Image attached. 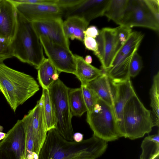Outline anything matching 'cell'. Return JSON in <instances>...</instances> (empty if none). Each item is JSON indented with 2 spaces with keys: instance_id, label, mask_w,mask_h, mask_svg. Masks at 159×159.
Returning <instances> with one entry per match:
<instances>
[{
  "instance_id": "1",
  "label": "cell",
  "mask_w": 159,
  "mask_h": 159,
  "mask_svg": "<svg viewBox=\"0 0 159 159\" xmlns=\"http://www.w3.org/2000/svg\"><path fill=\"white\" fill-rule=\"evenodd\" d=\"M107 142L93 135L79 143L69 141L52 129L48 132L38 159H70L80 155L96 159L105 152Z\"/></svg>"
},
{
  "instance_id": "2",
  "label": "cell",
  "mask_w": 159,
  "mask_h": 159,
  "mask_svg": "<svg viewBox=\"0 0 159 159\" xmlns=\"http://www.w3.org/2000/svg\"><path fill=\"white\" fill-rule=\"evenodd\" d=\"M39 90L32 76L0 63V91L14 112Z\"/></svg>"
},
{
  "instance_id": "3",
  "label": "cell",
  "mask_w": 159,
  "mask_h": 159,
  "mask_svg": "<svg viewBox=\"0 0 159 159\" xmlns=\"http://www.w3.org/2000/svg\"><path fill=\"white\" fill-rule=\"evenodd\" d=\"M13 57L37 69L45 58L43 48L32 22L17 11V26L11 43Z\"/></svg>"
},
{
  "instance_id": "4",
  "label": "cell",
  "mask_w": 159,
  "mask_h": 159,
  "mask_svg": "<svg viewBox=\"0 0 159 159\" xmlns=\"http://www.w3.org/2000/svg\"><path fill=\"white\" fill-rule=\"evenodd\" d=\"M123 125L120 137L133 140L152 130L154 125L151 111L147 109L136 93L126 103L123 111Z\"/></svg>"
},
{
  "instance_id": "5",
  "label": "cell",
  "mask_w": 159,
  "mask_h": 159,
  "mask_svg": "<svg viewBox=\"0 0 159 159\" xmlns=\"http://www.w3.org/2000/svg\"><path fill=\"white\" fill-rule=\"evenodd\" d=\"M130 28L138 26L159 30L158 0H129L124 16L118 24Z\"/></svg>"
},
{
  "instance_id": "6",
  "label": "cell",
  "mask_w": 159,
  "mask_h": 159,
  "mask_svg": "<svg viewBox=\"0 0 159 159\" xmlns=\"http://www.w3.org/2000/svg\"><path fill=\"white\" fill-rule=\"evenodd\" d=\"M69 89L59 78L53 83L48 90L57 119L55 129L65 139L73 141L74 132L72 124L73 116L68 99Z\"/></svg>"
},
{
  "instance_id": "7",
  "label": "cell",
  "mask_w": 159,
  "mask_h": 159,
  "mask_svg": "<svg viewBox=\"0 0 159 159\" xmlns=\"http://www.w3.org/2000/svg\"><path fill=\"white\" fill-rule=\"evenodd\" d=\"M86 121L93 136L107 142L120 137L113 107L100 98L93 111L87 113Z\"/></svg>"
},
{
  "instance_id": "8",
  "label": "cell",
  "mask_w": 159,
  "mask_h": 159,
  "mask_svg": "<svg viewBox=\"0 0 159 159\" xmlns=\"http://www.w3.org/2000/svg\"><path fill=\"white\" fill-rule=\"evenodd\" d=\"M144 35L132 32L127 40L115 55L110 67L105 73L115 83L130 80L129 70L133 55L139 47Z\"/></svg>"
},
{
  "instance_id": "9",
  "label": "cell",
  "mask_w": 159,
  "mask_h": 159,
  "mask_svg": "<svg viewBox=\"0 0 159 159\" xmlns=\"http://www.w3.org/2000/svg\"><path fill=\"white\" fill-rule=\"evenodd\" d=\"M39 39L48 59L58 73L75 75V60L74 54L70 48L52 42L43 36L40 37Z\"/></svg>"
},
{
  "instance_id": "10",
  "label": "cell",
  "mask_w": 159,
  "mask_h": 159,
  "mask_svg": "<svg viewBox=\"0 0 159 159\" xmlns=\"http://www.w3.org/2000/svg\"><path fill=\"white\" fill-rule=\"evenodd\" d=\"M25 143L23 123L21 120H18L0 142V159H22Z\"/></svg>"
},
{
  "instance_id": "11",
  "label": "cell",
  "mask_w": 159,
  "mask_h": 159,
  "mask_svg": "<svg viewBox=\"0 0 159 159\" xmlns=\"http://www.w3.org/2000/svg\"><path fill=\"white\" fill-rule=\"evenodd\" d=\"M98 50L94 54L99 59L103 72L110 67L116 53L117 44V27H106L99 30L98 35L95 38Z\"/></svg>"
},
{
  "instance_id": "12",
  "label": "cell",
  "mask_w": 159,
  "mask_h": 159,
  "mask_svg": "<svg viewBox=\"0 0 159 159\" xmlns=\"http://www.w3.org/2000/svg\"><path fill=\"white\" fill-rule=\"evenodd\" d=\"M21 120L27 124L32 131L35 139L37 153L39 155L48 132L43 94L34 107L30 110Z\"/></svg>"
},
{
  "instance_id": "13",
  "label": "cell",
  "mask_w": 159,
  "mask_h": 159,
  "mask_svg": "<svg viewBox=\"0 0 159 159\" xmlns=\"http://www.w3.org/2000/svg\"><path fill=\"white\" fill-rule=\"evenodd\" d=\"M61 17L40 20L32 22L33 28L39 38L43 36L51 41L69 48V39L64 33Z\"/></svg>"
},
{
  "instance_id": "14",
  "label": "cell",
  "mask_w": 159,
  "mask_h": 159,
  "mask_svg": "<svg viewBox=\"0 0 159 159\" xmlns=\"http://www.w3.org/2000/svg\"><path fill=\"white\" fill-rule=\"evenodd\" d=\"M110 0H80L72 7L62 11L66 18L72 16L82 18L88 22L103 16Z\"/></svg>"
},
{
  "instance_id": "15",
  "label": "cell",
  "mask_w": 159,
  "mask_h": 159,
  "mask_svg": "<svg viewBox=\"0 0 159 159\" xmlns=\"http://www.w3.org/2000/svg\"><path fill=\"white\" fill-rule=\"evenodd\" d=\"M14 3L17 11L31 22L63 16L61 9L55 3Z\"/></svg>"
},
{
  "instance_id": "16",
  "label": "cell",
  "mask_w": 159,
  "mask_h": 159,
  "mask_svg": "<svg viewBox=\"0 0 159 159\" xmlns=\"http://www.w3.org/2000/svg\"><path fill=\"white\" fill-rule=\"evenodd\" d=\"M17 26V11L11 0L0 1V36L11 43Z\"/></svg>"
},
{
  "instance_id": "17",
  "label": "cell",
  "mask_w": 159,
  "mask_h": 159,
  "mask_svg": "<svg viewBox=\"0 0 159 159\" xmlns=\"http://www.w3.org/2000/svg\"><path fill=\"white\" fill-rule=\"evenodd\" d=\"M116 84L117 89L113 107L120 135L123 128L124 107L128 100L136 93L130 80Z\"/></svg>"
},
{
  "instance_id": "18",
  "label": "cell",
  "mask_w": 159,
  "mask_h": 159,
  "mask_svg": "<svg viewBox=\"0 0 159 159\" xmlns=\"http://www.w3.org/2000/svg\"><path fill=\"white\" fill-rule=\"evenodd\" d=\"M92 90L99 98L112 107L116 91V85L103 72L86 85ZM114 110V109H113Z\"/></svg>"
},
{
  "instance_id": "19",
  "label": "cell",
  "mask_w": 159,
  "mask_h": 159,
  "mask_svg": "<svg viewBox=\"0 0 159 159\" xmlns=\"http://www.w3.org/2000/svg\"><path fill=\"white\" fill-rule=\"evenodd\" d=\"M76 63L75 75L80 81L81 85H86L89 82L101 75L103 72L87 63L81 56L74 54Z\"/></svg>"
},
{
  "instance_id": "20",
  "label": "cell",
  "mask_w": 159,
  "mask_h": 159,
  "mask_svg": "<svg viewBox=\"0 0 159 159\" xmlns=\"http://www.w3.org/2000/svg\"><path fill=\"white\" fill-rule=\"evenodd\" d=\"M89 24L83 18L76 16L67 17L63 22V27L66 37L72 40L76 39L83 42L84 31Z\"/></svg>"
},
{
  "instance_id": "21",
  "label": "cell",
  "mask_w": 159,
  "mask_h": 159,
  "mask_svg": "<svg viewBox=\"0 0 159 159\" xmlns=\"http://www.w3.org/2000/svg\"><path fill=\"white\" fill-rule=\"evenodd\" d=\"M36 69L37 80L39 84L42 89H48L54 82L52 76L55 73H58V71L49 59L46 58Z\"/></svg>"
},
{
  "instance_id": "22",
  "label": "cell",
  "mask_w": 159,
  "mask_h": 159,
  "mask_svg": "<svg viewBox=\"0 0 159 159\" xmlns=\"http://www.w3.org/2000/svg\"><path fill=\"white\" fill-rule=\"evenodd\" d=\"M140 159H154L159 156V132L145 137L141 146Z\"/></svg>"
},
{
  "instance_id": "23",
  "label": "cell",
  "mask_w": 159,
  "mask_h": 159,
  "mask_svg": "<svg viewBox=\"0 0 159 159\" xmlns=\"http://www.w3.org/2000/svg\"><path fill=\"white\" fill-rule=\"evenodd\" d=\"M68 99L73 116L80 117L87 111L80 87L70 89L68 93Z\"/></svg>"
},
{
  "instance_id": "24",
  "label": "cell",
  "mask_w": 159,
  "mask_h": 159,
  "mask_svg": "<svg viewBox=\"0 0 159 159\" xmlns=\"http://www.w3.org/2000/svg\"><path fill=\"white\" fill-rule=\"evenodd\" d=\"M129 0H110L103 16L118 24L122 19Z\"/></svg>"
},
{
  "instance_id": "25",
  "label": "cell",
  "mask_w": 159,
  "mask_h": 159,
  "mask_svg": "<svg viewBox=\"0 0 159 159\" xmlns=\"http://www.w3.org/2000/svg\"><path fill=\"white\" fill-rule=\"evenodd\" d=\"M151 115L154 126L159 125V72L154 76L150 92Z\"/></svg>"
},
{
  "instance_id": "26",
  "label": "cell",
  "mask_w": 159,
  "mask_h": 159,
  "mask_svg": "<svg viewBox=\"0 0 159 159\" xmlns=\"http://www.w3.org/2000/svg\"><path fill=\"white\" fill-rule=\"evenodd\" d=\"M44 97V111L48 131L55 129L57 119L53 104L51 99L48 89H43Z\"/></svg>"
},
{
  "instance_id": "27",
  "label": "cell",
  "mask_w": 159,
  "mask_h": 159,
  "mask_svg": "<svg viewBox=\"0 0 159 159\" xmlns=\"http://www.w3.org/2000/svg\"><path fill=\"white\" fill-rule=\"evenodd\" d=\"M84 100L87 109V113L91 112L99 98L95 93L86 85H81Z\"/></svg>"
},
{
  "instance_id": "28",
  "label": "cell",
  "mask_w": 159,
  "mask_h": 159,
  "mask_svg": "<svg viewBox=\"0 0 159 159\" xmlns=\"http://www.w3.org/2000/svg\"><path fill=\"white\" fill-rule=\"evenodd\" d=\"M143 66L142 57L136 51L134 54L129 65V73L130 78H134L137 75Z\"/></svg>"
},
{
  "instance_id": "29",
  "label": "cell",
  "mask_w": 159,
  "mask_h": 159,
  "mask_svg": "<svg viewBox=\"0 0 159 159\" xmlns=\"http://www.w3.org/2000/svg\"><path fill=\"white\" fill-rule=\"evenodd\" d=\"M132 32L131 28L122 25L117 27V44L116 53L126 42Z\"/></svg>"
},
{
  "instance_id": "30",
  "label": "cell",
  "mask_w": 159,
  "mask_h": 159,
  "mask_svg": "<svg viewBox=\"0 0 159 159\" xmlns=\"http://www.w3.org/2000/svg\"><path fill=\"white\" fill-rule=\"evenodd\" d=\"M13 57V53L11 43L7 42L0 36V63Z\"/></svg>"
},
{
  "instance_id": "31",
  "label": "cell",
  "mask_w": 159,
  "mask_h": 159,
  "mask_svg": "<svg viewBox=\"0 0 159 159\" xmlns=\"http://www.w3.org/2000/svg\"><path fill=\"white\" fill-rule=\"evenodd\" d=\"M86 49L96 52L98 50L97 41L94 38L85 35L83 42Z\"/></svg>"
},
{
  "instance_id": "32",
  "label": "cell",
  "mask_w": 159,
  "mask_h": 159,
  "mask_svg": "<svg viewBox=\"0 0 159 159\" xmlns=\"http://www.w3.org/2000/svg\"><path fill=\"white\" fill-rule=\"evenodd\" d=\"M15 3H55L56 0H11Z\"/></svg>"
},
{
  "instance_id": "33",
  "label": "cell",
  "mask_w": 159,
  "mask_h": 159,
  "mask_svg": "<svg viewBox=\"0 0 159 159\" xmlns=\"http://www.w3.org/2000/svg\"><path fill=\"white\" fill-rule=\"evenodd\" d=\"M99 30L95 26H91L87 28L84 31L85 35L95 39L98 35Z\"/></svg>"
},
{
  "instance_id": "34",
  "label": "cell",
  "mask_w": 159,
  "mask_h": 159,
  "mask_svg": "<svg viewBox=\"0 0 159 159\" xmlns=\"http://www.w3.org/2000/svg\"><path fill=\"white\" fill-rule=\"evenodd\" d=\"M84 135L80 133H74L73 135V141L77 143L80 142L83 140Z\"/></svg>"
},
{
  "instance_id": "35",
  "label": "cell",
  "mask_w": 159,
  "mask_h": 159,
  "mask_svg": "<svg viewBox=\"0 0 159 159\" xmlns=\"http://www.w3.org/2000/svg\"><path fill=\"white\" fill-rule=\"evenodd\" d=\"M70 159H95L94 158L89 157L84 155L72 157Z\"/></svg>"
},
{
  "instance_id": "36",
  "label": "cell",
  "mask_w": 159,
  "mask_h": 159,
  "mask_svg": "<svg viewBox=\"0 0 159 159\" xmlns=\"http://www.w3.org/2000/svg\"><path fill=\"white\" fill-rule=\"evenodd\" d=\"M84 60L87 63L90 64L92 61V57L90 55H87L86 56Z\"/></svg>"
},
{
  "instance_id": "37",
  "label": "cell",
  "mask_w": 159,
  "mask_h": 159,
  "mask_svg": "<svg viewBox=\"0 0 159 159\" xmlns=\"http://www.w3.org/2000/svg\"><path fill=\"white\" fill-rule=\"evenodd\" d=\"M59 74L58 72L55 73L52 76V79L54 81L57 80L59 79Z\"/></svg>"
},
{
  "instance_id": "38",
  "label": "cell",
  "mask_w": 159,
  "mask_h": 159,
  "mask_svg": "<svg viewBox=\"0 0 159 159\" xmlns=\"http://www.w3.org/2000/svg\"><path fill=\"white\" fill-rule=\"evenodd\" d=\"M6 134L0 131V140H2L5 137Z\"/></svg>"
},
{
  "instance_id": "39",
  "label": "cell",
  "mask_w": 159,
  "mask_h": 159,
  "mask_svg": "<svg viewBox=\"0 0 159 159\" xmlns=\"http://www.w3.org/2000/svg\"><path fill=\"white\" fill-rule=\"evenodd\" d=\"M154 159H159V156H158Z\"/></svg>"
},
{
  "instance_id": "40",
  "label": "cell",
  "mask_w": 159,
  "mask_h": 159,
  "mask_svg": "<svg viewBox=\"0 0 159 159\" xmlns=\"http://www.w3.org/2000/svg\"><path fill=\"white\" fill-rule=\"evenodd\" d=\"M22 159H26V158L25 156H24L22 158Z\"/></svg>"
},
{
  "instance_id": "41",
  "label": "cell",
  "mask_w": 159,
  "mask_h": 159,
  "mask_svg": "<svg viewBox=\"0 0 159 159\" xmlns=\"http://www.w3.org/2000/svg\"></svg>"
},
{
  "instance_id": "42",
  "label": "cell",
  "mask_w": 159,
  "mask_h": 159,
  "mask_svg": "<svg viewBox=\"0 0 159 159\" xmlns=\"http://www.w3.org/2000/svg\"></svg>"
}]
</instances>
